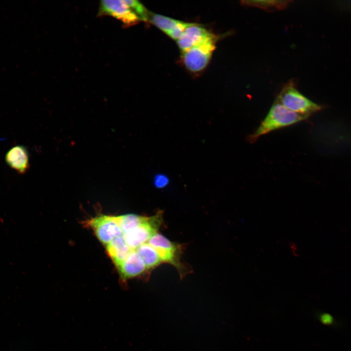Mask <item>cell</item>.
<instances>
[{
  "label": "cell",
  "instance_id": "13",
  "mask_svg": "<svg viewBox=\"0 0 351 351\" xmlns=\"http://www.w3.org/2000/svg\"><path fill=\"white\" fill-rule=\"evenodd\" d=\"M149 20L152 23L166 35L180 21V20L157 14L150 15Z\"/></svg>",
  "mask_w": 351,
  "mask_h": 351
},
{
  "label": "cell",
  "instance_id": "8",
  "mask_svg": "<svg viewBox=\"0 0 351 351\" xmlns=\"http://www.w3.org/2000/svg\"><path fill=\"white\" fill-rule=\"evenodd\" d=\"M4 160L9 167L20 175H24L30 168L29 152L22 145L10 148L5 154Z\"/></svg>",
  "mask_w": 351,
  "mask_h": 351
},
{
  "label": "cell",
  "instance_id": "16",
  "mask_svg": "<svg viewBox=\"0 0 351 351\" xmlns=\"http://www.w3.org/2000/svg\"><path fill=\"white\" fill-rule=\"evenodd\" d=\"M191 23L180 21V22L167 35L171 39L177 40L183 33L185 29Z\"/></svg>",
  "mask_w": 351,
  "mask_h": 351
},
{
  "label": "cell",
  "instance_id": "1",
  "mask_svg": "<svg viewBox=\"0 0 351 351\" xmlns=\"http://www.w3.org/2000/svg\"><path fill=\"white\" fill-rule=\"evenodd\" d=\"M308 118L288 110L275 100L257 128L248 137V140L250 143H254L263 135L293 125Z\"/></svg>",
  "mask_w": 351,
  "mask_h": 351
},
{
  "label": "cell",
  "instance_id": "10",
  "mask_svg": "<svg viewBox=\"0 0 351 351\" xmlns=\"http://www.w3.org/2000/svg\"><path fill=\"white\" fill-rule=\"evenodd\" d=\"M212 33L203 26L191 23L176 40L182 52H185L199 43Z\"/></svg>",
  "mask_w": 351,
  "mask_h": 351
},
{
  "label": "cell",
  "instance_id": "9",
  "mask_svg": "<svg viewBox=\"0 0 351 351\" xmlns=\"http://www.w3.org/2000/svg\"><path fill=\"white\" fill-rule=\"evenodd\" d=\"M117 268L123 280L140 276L148 270L144 261L135 250L131 251Z\"/></svg>",
  "mask_w": 351,
  "mask_h": 351
},
{
  "label": "cell",
  "instance_id": "2",
  "mask_svg": "<svg viewBox=\"0 0 351 351\" xmlns=\"http://www.w3.org/2000/svg\"><path fill=\"white\" fill-rule=\"evenodd\" d=\"M276 101L288 110L308 117L322 109L320 105L300 93L292 82L285 85L278 94Z\"/></svg>",
  "mask_w": 351,
  "mask_h": 351
},
{
  "label": "cell",
  "instance_id": "4",
  "mask_svg": "<svg viewBox=\"0 0 351 351\" xmlns=\"http://www.w3.org/2000/svg\"><path fill=\"white\" fill-rule=\"evenodd\" d=\"M161 214L151 217H144L142 221L137 227L121 235L131 251L136 250L146 243L156 234L161 223Z\"/></svg>",
  "mask_w": 351,
  "mask_h": 351
},
{
  "label": "cell",
  "instance_id": "17",
  "mask_svg": "<svg viewBox=\"0 0 351 351\" xmlns=\"http://www.w3.org/2000/svg\"><path fill=\"white\" fill-rule=\"evenodd\" d=\"M169 182V180L168 177L162 174L156 175L154 179V185L158 188H163L166 187Z\"/></svg>",
  "mask_w": 351,
  "mask_h": 351
},
{
  "label": "cell",
  "instance_id": "15",
  "mask_svg": "<svg viewBox=\"0 0 351 351\" xmlns=\"http://www.w3.org/2000/svg\"><path fill=\"white\" fill-rule=\"evenodd\" d=\"M124 1L140 20L146 21L149 20L150 15L148 10L139 1L135 0H126Z\"/></svg>",
  "mask_w": 351,
  "mask_h": 351
},
{
  "label": "cell",
  "instance_id": "12",
  "mask_svg": "<svg viewBox=\"0 0 351 351\" xmlns=\"http://www.w3.org/2000/svg\"><path fill=\"white\" fill-rule=\"evenodd\" d=\"M292 1L290 0H251L241 1L243 5L255 7L267 11L279 10L285 9Z\"/></svg>",
  "mask_w": 351,
  "mask_h": 351
},
{
  "label": "cell",
  "instance_id": "11",
  "mask_svg": "<svg viewBox=\"0 0 351 351\" xmlns=\"http://www.w3.org/2000/svg\"><path fill=\"white\" fill-rule=\"evenodd\" d=\"M144 261L147 269L158 266L162 261L156 251L148 243H146L135 250Z\"/></svg>",
  "mask_w": 351,
  "mask_h": 351
},
{
  "label": "cell",
  "instance_id": "14",
  "mask_svg": "<svg viewBox=\"0 0 351 351\" xmlns=\"http://www.w3.org/2000/svg\"><path fill=\"white\" fill-rule=\"evenodd\" d=\"M144 217L135 214L118 215L117 218L121 232H127L137 227L142 221Z\"/></svg>",
  "mask_w": 351,
  "mask_h": 351
},
{
  "label": "cell",
  "instance_id": "3",
  "mask_svg": "<svg viewBox=\"0 0 351 351\" xmlns=\"http://www.w3.org/2000/svg\"><path fill=\"white\" fill-rule=\"evenodd\" d=\"M216 41L215 36L211 33L197 44L182 52L183 62L186 68L194 73L204 70L211 60Z\"/></svg>",
  "mask_w": 351,
  "mask_h": 351
},
{
  "label": "cell",
  "instance_id": "6",
  "mask_svg": "<svg viewBox=\"0 0 351 351\" xmlns=\"http://www.w3.org/2000/svg\"><path fill=\"white\" fill-rule=\"evenodd\" d=\"M98 15L114 17L129 26L135 25L140 21L124 0L101 1Z\"/></svg>",
  "mask_w": 351,
  "mask_h": 351
},
{
  "label": "cell",
  "instance_id": "18",
  "mask_svg": "<svg viewBox=\"0 0 351 351\" xmlns=\"http://www.w3.org/2000/svg\"><path fill=\"white\" fill-rule=\"evenodd\" d=\"M320 319L323 323L327 325H332L334 321L332 316L327 313L322 314Z\"/></svg>",
  "mask_w": 351,
  "mask_h": 351
},
{
  "label": "cell",
  "instance_id": "5",
  "mask_svg": "<svg viewBox=\"0 0 351 351\" xmlns=\"http://www.w3.org/2000/svg\"><path fill=\"white\" fill-rule=\"evenodd\" d=\"M86 223L104 246L121 234L117 216L101 214L90 219Z\"/></svg>",
  "mask_w": 351,
  "mask_h": 351
},
{
  "label": "cell",
  "instance_id": "7",
  "mask_svg": "<svg viewBox=\"0 0 351 351\" xmlns=\"http://www.w3.org/2000/svg\"><path fill=\"white\" fill-rule=\"evenodd\" d=\"M157 252L162 262H166L175 266L181 271V265L178 260L179 246L162 234L156 233L148 241Z\"/></svg>",
  "mask_w": 351,
  "mask_h": 351
}]
</instances>
